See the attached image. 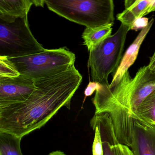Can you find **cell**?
Masks as SVG:
<instances>
[{"label":"cell","instance_id":"cell-24","mask_svg":"<svg viewBox=\"0 0 155 155\" xmlns=\"http://www.w3.org/2000/svg\"><path fill=\"white\" fill-rule=\"evenodd\" d=\"M49 155H66L63 152H61L60 151H56L54 152H52L50 153Z\"/></svg>","mask_w":155,"mask_h":155},{"label":"cell","instance_id":"cell-14","mask_svg":"<svg viewBox=\"0 0 155 155\" xmlns=\"http://www.w3.org/2000/svg\"><path fill=\"white\" fill-rule=\"evenodd\" d=\"M22 139L9 133L0 132V155H23L20 145Z\"/></svg>","mask_w":155,"mask_h":155},{"label":"cell","instance_id":"cell-12","mask_svg":"<svg viewBox=\"0 0 155 155\" xmlns=\"http://www.w3.org/2000/svg\"><path fill=\"white\" fill-rule=\"evenodd\" d=\"M113 26V25H107L96 28L86 27L82 35V38L84 45L89 51L111 35Z\"/></svg>","mask_w":155,"mask_h":155},{"label":"cell","instance_id":"cell-8","mask_svg":"<svg viewBox=\"0 0 155 155\" xmlns=\"http://www.w3.org/2000/svg\"><path fill=\"white\" fill-rule=\"evenodd\" d=\"M35 88V80L24 75L0 78V108L25 101Z\"/></svg>","mask_w":155,"mask_h":155},{"label":"cell","instance_id":"cell-20","mask_svg":"<svg viewBox=\"0 0 155 155\" xmlns=\"http://www.w3.org/2000/svg\"><path fill=\"white\" fill-rule=\"evenodd\" d=\"M118 151L119 155H133L127 147L120 143L118 145Z\"/></svg>","mask_w":155,"mask_h":155},{"label":"cell","instance_id":"cell-22","mask_svg":"<svg viewBox=\"0 0 155 155\" xmlns=\"http://www.w3.org/2000/svg\"><path fill=\"white\" fill-rule=\"evenodd\" d=\"M32 4L36 7H44L45 0H31Z\"/></svg>","mask_w":155,"mask_h":155},{"label":"cell","instance_id":"cell-15","mask_svg":"<svg viewBox=\"0 0 155 155\" xmlns=\"http://www.w3.org/2000/svg\"><path fill=\"white\" fill-rule=\"evenodd\" d=\"M134 114L155 125V89L139 105Z\"/></svg>","mask_w":155,"mask_h":155},{"label":"cell","instance_id":"cell-16","mask_svg":"<svg viewBox=\"0 0 155 155\" xmlns=\"http://www.w3.org/2000/svg\"><path fill=\"white\" fill-rule=\"evenodd\" d=\"M20 75L8 57L0 56V78L15 77Z\"/></svg>","mask_w":155,"mask_h":155},{"label":"cell","instance_id":"cell-18","mask_svg":"<svg viewBox=\"0 0 155 155\" xmlns=\"http://www.w3.org/2000/svg\"><path fill=\"white\" fill-rule=\"evenodd\" d=\"M148 19L146 17H142L136 18L131 25V30L137 31L145 28L148 25Z\"/></svg>","mask_w":155,"mask_h":155},{"label":"cell","instance_id":"cell-5","mask_svg":"<svg viewBox=\"0 0 155 155\" xmlns=\"http://www.w3.org/2000/svg\"><path fill=\"white\" fill-rule=\"evenodd\" d=\"M45 49L33 35L28 16L0 14V56L22 57Z\"/></svg>","mask_w":155,"mask_h":155},{"label":"cell","instance_id":"cell-11","mask_svg":"<svg viewBox=\"0 0 155 155\" xmlns=\"http://www.w3.org/2000/svg\"><path fill=\"white\" fill-rule=\"evenodd\" d=\"M153 0H136L131 5L118 14L116 18L122 24L131 27L136 18L148 14V11Z\"/></svg>","mask_w":155,"mask_h":155},{"label":"cell","instance_id":"cell-19","mask_svg":"<svg viewBox=\"0 0 155 155\" xmlns=\"http://www.w3.org/2000/svg\"><path fill=\"white\" fill-rule=\"evenodd\" d=\"M101 86L102 85L99 83L94 81H90L85 90L84 94L85 96L89 97L92 95L95 91L101 88Z\"/></svg>","mask_w":155,"mask_h":155},{"label":"cell","instance_id":"cell-13","mask_svg":"<svg viewBox=\"0 0 155 155\" xmlns=\"http://www.w3.org/2000/svg\"><path fill=\"white\" fill-rule=\"evenodd\" d=\"M32 5L31 0H0V14L28 16Z\"/></svg>","mask_w":155,"mask_h":155},{"label":"cell","instance_id":"cell-1","mask_svg":"<svg viewBox=\"0 0 155 155\" xmlns=\"http://www.w3.org/2000/svg\"><path fill=\"white\" fill-rule=\"evenodd\" d=\"M83 77L74 65L62 73L35 80V88L23 102L0 108V132L22 138L45 125L71 101Z\"/></svg>","mask_w":155,"mask_h":155},{"label":"cell","instance_id":"cell-23","mask_svg":"<svg viewBox=\"0 0 155 155\" xmlns=\"http://www.w3.org/2000/svg\"><path fill=\"white\" fill-rule=\"evenodd\" d=\"M155 12V0H153L149 10L148 11V14L151 12Z\"/></svg>","mask_w":155,"mask_h":155},{"label":"cell","instance_id":"cell-17","mask_svg":"<svg viewBox=\"0 0 155 155\" xmlns=\"http://www.w3.org/2000/svg\"><path fill=\"white\" fill-rule=\"evenodd\" d=\"M95 132V137L93 144V155H104L101 135L98 128L96 127H92Z\"/></svg>","mask_w":155,"mask_h":155},{"label":"cell","instance_id":"cell-9","mask_svg":"<svg viewBox=\"0 0 155 155\" xmlns=\"http://www.w3.org/2000/svg\"><path fill=\"white\" fill-rule=\"evenodd\" d=\"M90 125L98 128L101 135L104 155H119V143L116 136L113 125L108 113L95 114L90 121Z\"/></svg>","mask_w":155,"mask_h":155},{"label":"cell","instance_id":"cell-2","mask_svg":"<svg viewBox=\"0 0 155 155\" xmlns=\"http://www.w3.org/2000/svg\"><path fill=\"white\" fill-rule=\"evenodd\" d=\"M104 113L110 115L119 143L133 155H155V125L112 103L95 107V114Z\"/></svg>","mask_w":155,"mask_h":155},{"label":"cell","instance_id":"cell-6","mask_svg":"<svg viewBox=\"0 0 155 155\" xmlns=\"http://www.w3.org/2000/svg\"><path fill=\"white\" fill-rule=\"evenodd\" d=\"M8 58L21 75L37 80L66 71L74 65L76 56L66 48H60Z\"/></svg>","mask_w":155,"mask_h":155},{"label":"cell","instance_id":"cell-3","mask_svg":"<svg viewBox=\"0 0 155 155\" xmlns=\"http://www.w3.org/2000/svg\"><path fill=\"white\" fill-rule=\"evenodd\" d=\"M102 85L96 91L93 98L94 106L105 104H116L134 113L145 98L155 89V73L147 66L138 70L133 78L129 71L113 87Z\"/></svg>","mask_w":155,"mask_h":155},{"label":"cell","instance_id":"cell-4","mask_svg":"<svg viewBox=\"0 0 155 155\" xmlns=\"http://www.w3.org/2000/svg\"><path fill=\"white\" fill-rule=\"evenodd\" d=\"M45 4L59 16L86 27L114 24L113 0H45Z\"/></svg>","mask_w":155,"mask_h":155},{"label":"cell","instance_id":"cell-10","mask_svg":"<svg viewBox=\"0 0 155 155\" xmlns=\"http://www.w3.org/2000/svg\"><path fill=\"white\" fill-rule=\"evenodd\" d=\"M154 21V19L152 18L147 26L141 30L135 40L128 47L123 55L118 69L113 75V79L109 84V87H113L117 84L126 73L128 71V69L134 64L137 59L141 45L151 29Z\"/></svg>","mask_w":155,"mask_h":155},{"label":"cell","instance_id":"cell-21","mask_svg":"<svg viewBox=\"0 0 155 155\" xmlns=\"http://www.w3.org/2000/svg\"><path fill=\"white\" fill-rule=\"evenodd\" d=\"M148 66L152 72L155 73V51L152 57H150V62Z\"/></svg>","mask_w":155,"mask_h":155},{"label":"cell","instance_id":"cell-7","mask_svg":"<svg viewBox=\"0 0 155 155\" xmlns=\"http://www.w3.org/2000/svg\"><path fill=\"white\" fill-rule=\"evenodd\" d=\"M128 25L122 24L117 31L90 51L88 65L93 81L109 85L108 76L116 71L123 58Z\"/></svg>","mask_w":155,"mask_h":155}]
</instances>
